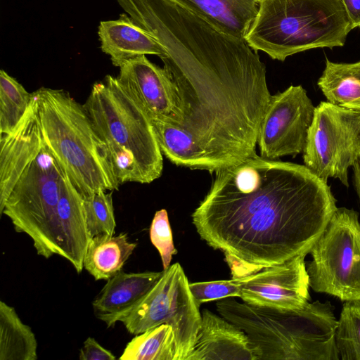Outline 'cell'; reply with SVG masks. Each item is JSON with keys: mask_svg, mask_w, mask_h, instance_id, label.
<instances>
[{"mask_svg": "<svg viewBox=\"0 0 360 360\" xmlns=\"http://www.w3.org/2000/svg\"><path fill=\"white\" fill-rule=\"evenodd\" d=\"M359 158L360 111L321 101L307 131L304 165L325 182L332 177L349 187V168Z\"/></svg>", "mask_w": 360, "mask_h": 360, "instance_id": "30bf717a", "label": "cell"}, {"mask_svg": "<svg viewBox=\"0 0 360 360\" xmlns=\"http://www.w3.org/2000/svg\"><path fill=\"white\" fill-rule=\"evenodd\" d=\"M337 208L328 182L304 165L255 155L215 172L192 220L237 278L309 254Z\"/></svg>", "mask_w": 360, "mask_h": 360, "instance_id": "7a4b0ae2", "label": "cell"}, {"mask_svg": "<svg viewBox=\"0 0 360 360\" xmlns=\"http://www.w3.org/2000/svg\"><path fill=\"white\" fill-rule=\"evenodd\" d=\"M98 36L103 52L112 64L120 67L125 62L143 55H166L162 44L129 15L121 14L115 20L100 22Z\"/></svg>", "mask_w": 360, "mask_h": 360, "instance_id": "e0dca14e", "label": "cell"}, {"mask_svg": "<svg viewBox=\"0 0 360 360\" xmlns=\"http://www.w3.org/2000/svg\"><path fill=\"white\" fill-rule=\"evenodd\" d=\"M52 235L56 255L69 261L77 274H80L84 269V259L91 237L84 197L67 174L61 184Z\"/></svg>", "mask_w": 360, "mask_h": 360, "instance_id": "5bb4252c", "label": "cell"}, {"mask_svg": "<svg viewBox=\"0 0 360 360\" xmlns=\"http://www.w3.org/2000/svg\"><path fill=\"white\" fill-rule=\"evenodd\" d=\"M79 359L80 360H115L116 357L94 338L89 337L79 350Z\"/></svg>", "mask_w": 360, "mask_h": 360, "instance_id": "83f0119b", "label": "cell"}, {"mask_svg": "<svg viewBox=\"0 0 360 360\" xmlns=\"http://www.w3.org/2000/svg\"><path fill=\"white\" fill-rule=\"evenodd\" d=\"M125 233L92 237L84 259V269L96 281L108 280L120 271L136 248Z\"/></svg>", "mask_w": 360, "mask_h": 360, "instance_id": "ac0fdd59", "label": "cell"}, {"mask_svg": "<svg viewBox=\"0 0 360 360\" xmlns=\"http://www.w3.org/2000/svg\"><path fill=\"white\" fill-rule=\"evenodd\" d=\"M201 316L194 347L186 360H256L245 331L207 309Z\"/></svg>", "mask_w": 360, "mask_h": 360, "instance_id": "9a60e30c", "label": "cell"}, {"mask_svg": "<svg viewBox=\"0 0 360 360\" xmlns=\"http://www.w3.org/2000/svg\"><path fill=\"white\" fill-rule=\"evenodd\" d=\"M83 197L91 238L103 233L114 235L116 223L112 192L98 191Z\"/></svg>", "mask_w": 360, "mask_h": 360, "instance_id": "d4e9b609", "label": "cell"}, {"mask_svg": "<svg viewBox=\"0 0 360 360\" xmlns=\"http://www.w3.org/2000/svg\"><path fill=\"white\" fill-rule=\"evenodd\" d=\"M121 360H176V340L171 326L163 323L136 336L127 343Z\"/></svg>", "mask_w": 360, "mask_h": 360, "instance_id": "7402d4cb", "label": "cell"}, {"mask_svg": "<svg viewBox=\"0 0 360 360\" xmlns=\"http://www.w3.org/2000/svg\"><path fill=\"white\" fill-rule=\"evenodd\" d=\"M314 109L301 85L271 95L257 136L259 155L278 160L303 153Z\"/></svg>", "mask_w": 360, "mask_h": 360, "instance_id": "8fae6325", "label": "cell"}, {"mask_svg": "<svg viewBox=\"0 0 360 360\" xmlns=\"http://www.w3.org/2000/svg\"><path fill=\"white\" fill-rule=\"evenodd\" d=\"M221 316L248 336L256 360H340L335 341L338 319L330 302H309L284 309L221 300Z\"/></svg>", "mask_w": 360, "mask_h": 360, "instance_id": "277c9868", "label": "cell"}, {"mask_svg": "<svg viewBox=\"0 0 360 360\" xmlns=\"http://www.w3.org/2000/svg\"><path fill=\"white\" fill-rule=\"evenodd\" d=\"M302 254L240 278L245 302L284 309H298L310 302L309 280Z\"/></svg>", "mask_w": 360, "mask_h": 360, "instance_id": "7c38bea8", "label": "cell"}, {"mask_svg": "<svg viewBox=\"0 0 360 360\" xmlns=\"http://www.w3.org/2000/svg\"><path fill=\"white\" fill-rule=\"evenodd\" d=\"M191 292L196 304L221 300L229 297H240V278L189 283Z\"/></svg>", "mask_w": 360, "mask_h": 360, "instance_id": "4316f807", "label": "cell"}, {"mask_svg": "<svg viewBox=\"0 0 360 360\" xmlns=\"http://www.w3.org/2000/svg\"><path fill=\"white\" fill-rule=\"evenodd\" d=\"M353 184L360 201V158L352 166Z\"/></svg>", "mask_w": 360, "mask_h": 360, "instance_id": "f546056e", "label": "cell"}, {"mask_svg": "<svg viewBox=\"0 0 360 360\" xmlns=\"http://www.w3.org/2000/svg\"><path fill=\"white\" fill-rule=\"evenodd\" d=\"M335 341L340 359L360 360V300L344 303L338 319Z\"/></svg>", "mask_w": 360, "mask_h": 360, "instance_id": "cb8c5ba5", "label": "cell"}, {"mask_svg": "<svg viewBox=\"0 0 360 360\" xmlns=\"http://www.w3.org/2000/svg\"><path fill=\"white\" fill-rule=\"evenodd\" d=\"M225 31L244 38L258 9V0H176Z\"/></svg>", "mask_w": 360, "mask_h": 360, "instance_id": "d6986e66", "label": "cell"}, {"mask_svg": "<svg viewBox=\"0 0 360 360\" xmlns=\"http://www.w3.org/2000/svg\"><path fill=\"white\" fill-rule=\"evenodd\" d=\"M127 12L165 48L160 59L178 89L176 120L150 117L162 153L210 172L257 155L271 97L257 51L176 0H134Z\"/></svg>", "mask_w": 360, "mask_h": 360, "instance_id": "6da1fadb", "label": "cell"}, {"mask_svg": "<svg viewBox=\"0 0 360 360\" xmlns=\"http://www.w3.org/2000/svg\"><path fill=\"white\" fill-rule=\"evenodd\" d=\"M0 144V214L48 259L56 255L52 230L66 172L43 139L33 96L15 129L1 134Z\"/></svg>", "mask_w": 360, "mask_h": 360, "instance_id": "3957f363", "label": "cell"}, {"mask_svg": "<svg viewBox=\"0 0 360 360\" xmlns=\"http://www.w3.org/2000/svg\"><path fill=\"white\" fill-rule=\"evenodd\" d=\"M352 28L360 27V0H341Z\"/></svg>", "mask_w": 360, "mask_h": 360, "instance_id": "f1b7e54d", "label": "cell"}, {"mask_svg": "<svg viewBox=\"0 0 360 360\" xmlns=\"http://www.w3.org/2000/svg\"><path fill=\"white\" fill-rule=\"evenodd\" d=\"M83 105L109 152L122 149L134 154L143 184L161 176L162 153L150 119L117 77L107 75L104 82L95 83Z\"/></svg>", "mask_w": 360, "mask_h": 360, "instance_id": "52a82bcc", "label": "cell"}, {"mask_svg": "<svg viewBox=\"0 0 360 360\" xmlns=\"http://www.w3.org/2000/svg\"><path fill=\"white\" fill-rule=\"evenodd\" d=\"M37 342L15 309L0 302V360H36Z\"/></svg>", "mask_w": 360, "mask_h": 360, "instance_id": "44dd1931", "label": "cell"}, {"mask_svg": "<svg viewBox=\"0 0 360 360\" xmlns=\"http://www.w3.org/2000/svg\"><path fill=\"white\" fill-rule=\"evenodd\" d=\"M117 78L149 117L176 120L180 104L178 89L165 66L155 65L143 55L122 64Z\"/></svg>", "mask_w": 360, "mask_h": 360, "instance_id": "4fadbf2b", "label": "cell"}, {"mask_svg": "<svg viewBox=\"0 0 360 360\" xmlns=\"http://www.w3.org/2000/svg\"><path fill=\"white\" fill-rule=\"evenodd\" d=\"M201 320L188 280L176 262L163 270L157 283L119 322L135 335L163 323L171 326L176 360H186L194 347Z\"/></svg>", "mask_w": 360, "mask_h": 360, "instance_id": "9c48e42d", "label": "cell"}, {"mask_svg": "<svg viewBox=\"0 0 360 360\" xmlns=\"http://www.w3.org/2000/svg\"><path fill=\"white\" fill-rule=\"evenodd\" d=\"M317 85L328 102L360 111V60L335 63L326 58Z\"/></svg>", "mask_w": 360, "mask_h": 360, "instance_id": "ffe728a7", "label": "cell"}, {"mask_svg": "<svg viewBox=\"0 0 360 360\" xmlns=\"http://www.w3.org/2000/svg\"><path fill=\"white\" fill-rule=\"evenodd\" d=\"M306 262L314 291L342 302L360 300V221L353 209L338 207L310 249Z\"/></svg>", "mask_w": 360, "mask_h": 360, "instance_id": "ba28073f", "label": "cell"}, {"mask_svg": "<svg viewBox=\"0 0 360 360\" xmlns=\"http://www.w3.org/2000/svg\"><path fill=\"white\" fill-rule=\"evenodd\" d=\"M160 272L126 273L120 271L107 283L92 302L95 316L107 327L114 326L157 283Z\"/></svg>", "mask_w": 360, "mask_h": 360, "instance_id": "2e32d148", "label": "cell"}, {"mask_svg": "<svg viewBox=\"0 0 360 360\" xmlns=\"http://www.w3.org/2000/svg\"><path fill=\"white\" fill-rule=\"evenodd\" d=\"M43 139L78 191L118 190L110 152L84 105L62 89L32 93Z\"/></svg>", "mask_w": 360, "mask_h": 360, "instance_id": "5b68a950", "label": "cell"}, {"mask_svg": "<svg viewBox=\"0 0 360 360\" xmlns=\"http://www.w3.org/2000/svg\"><path fill=\"white\" fill-rule=\"evenodd\" d=\"M150 238L152 244L158 250L163 270L171 264L173 255L177 253L173 242L167 212L165 209L157 211L150 228Z\"/></svg>", "mask_w": 360, "mask_h": 360, "instance_id": "484cf974", "label": "cell"}, {"mask_svg": "<svg viewBox=\"0 0 360 360\" xmlns=\"http://www.w3.org/2000/svg\"><path fill=\"white\" fill-rule=\"evenodd\" d=\"M32 100L23 86L6 71H0V133L12 131L21 120Z\"/></svg>", "mask_w": 360, "mask_h": 360, "instance_id": "603a6c76", "label": "cell"}, {"mask_svg": "<svg viewBox=\"0 0 360 360\" xmlns=\"http://www.w3.org/2000/svg\"><path fill=\"white\" fill-rule=\"evenodd\" d=\"M353 30L341 0H258L245 40L283 62L316 48L341 47Z\"/></svg>", "mask_w": 360, "mask_h": 360, "instance_id": "8992f818", "label": "cell"}]
</instances>
